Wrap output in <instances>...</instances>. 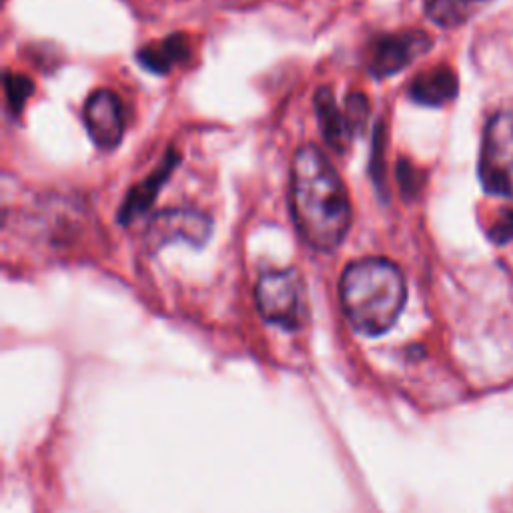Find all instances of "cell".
I'll return each mask as SVG.
<instances>
[{
    "label": "cell",
    "instance_id": "6da1fadb",
    "mask_svg": "<svg viewBox=\"0 0 513 513\" xmlns=\"http://www.w3.org/2000/svg\"><path fill=\"white\" fill-rule=\"evenodd\" d=\"M289 205L303 241L317 251L337 249L351 227V205L331 161L315 145L301 147L291 163Z\"/></svg>",
    "mask_w": 513,
    "mask_h": 513
},
{
    "label": "cell",
    "instance_id": "7a4b0ae2",
    "mask_svg": "<svg viewBox=\"0 0 513 513\" xmlns=\"http://www.w3.org/2000/svg\"><path fill=\"white\" fill-rule=\"evenodd\" d=\"M339 297L351 327L361 335L377 337L397 323L407 301V285L393 261L367 257L343 271Z\"/></svg>",
    "mask_w": 513,
    "mask_h": 513
},
{
    "label": "cell",
    "instance_id": "3957f363",
    "mask_svg": "<svg viewBox=\"0 0 513 513\" xmlns=\"http://www.w3.org/2000/svg\"><path fill=\"white\" fill-rule=\"evenodd\" d=\"M255 299L263 319L287 331L301 329L307 321V291L295 269L263 273L255 287Z\"/></svg>",
    "mask_w": 513,
    "mask_h": 513
},
{
    "label": "cell",
    "instance_id": "277c9868",
    "mask_svg": "<svg viewBox=\"0 0 513 513\" xmlns=\"http://www.w3.org/2000/svg\"><path fill=\"white\" fill-rule=\"evenodd\" d=\"M479 181L483 191L513 199V113H495L485 129L479 149Z\"/></svg>",
    "mask_w": 513,
    "mask_h": 513
},
{
    "label": "cell",
    "instance_id": "5b68a950",
    "mask_svg": "<svg viewBox=\"0 0 513 513\" xmlns=\"http://www.w3.org/2000/svg\"><path fill=\"white\" fill-rule=\"evenodd\" d=\"M431 47V37L419 29L383 35L369 47L367 71L377 79L393 77L407 69L421 55L429 53Z\"/></svg>",
    "mask_w": 513,
    "mask_h": 513
},
{
    "label": "cell",
    "instance_id": "8992f818",
    "mask_svg": "<svg viewBox=\"0 0 513 513\" xmlns=\"http://www.w3.org/2000/svg\"><path fill=\"white\" fill-rule=\"evenodd\" d=\"M211 219L195 209H167L159 213L147 229V247L159 249L171 241H187L203 247L211 237Z\"/></svg>",
    "mask_w": 513,
    "mask_h": 513
},
{
    "label": "cell",
    "instance_id": "52a82bcc",
    "mask_svg": "<svg viewBox=\"0 0 513 513\" xmlns=\"http://www.w3.org/2000/svg\"><path fill=\"white\" fill-rule=\"evenodd\" d=\"M83 119L93 143L99 149L111 151L123 141L125 117L121 99L115 93L107 89L93 93L85 105Z\"/></svg>",
    "mask_w": 513,
    "mask_h": 513
},
{
    "label": "cell",
    "instance_id": "ba28073f",
    "mask_svg": "<svg viewBox=\"0 0 513 513\" xmlns=\"http://www.w3.org/2000/svg\"><path fill=\"white\" fill-rule=\"evenodd\" d=\"M179 153H175L173 149L165 155L163 163L145 179L141 181L137 187L131 189V193L127 195L121 211H119V221L123 225L133 223L135 219H139L143 213L149 211V207L155 203L157 195L161 193V189L165 187V183L169 181V177L173 175V171L179 165Z\"/></svg>",
    "mask_w": 513,
    "mask_h": 513
},
{
    "label": "cell",
    "instance_id": "9c48e42d",
    "mask_svg": "<svg viewBox=\"0 0 513 513\" xmlns=\"http://www.w3.org/2000/svg\"><path fill=\"white\" fill-rule=\"evenodd\" d=\"M315 111H317L319 129H321V135H323L327 147L339 155L347 153L355 133L349 125L345 111H341L337 107L335 97L329 87H321L315 93Z\"/></svg>",
    "mask_w": 513,
    "mask_h": 513
},
{
    "label": "cell",
    "instance_id": "30bf717a",
    "mask_svg": "<svg viewBox=\"0 0 513 513\" xmlns=\"http://www.w3.org/2000/svg\"><path fill=\"white\" fill-rule=\"evenodd\" d=\"M457 75L447 65H437L417 75L409 85V99L423 107H443L457 97Z\"/></svg>",
    "mask_w": 513,
    "mask_h": 513
},
{
    "label": "cell",
    "instance_id": "8fae6325",
    "mask_svg": "<svg viewBox=\"0 0 513 513\" xmlns=\"http://www.w3.org/2000/svg\"><path fill=\"white\" fill-rule=\"evenodd\" d=\"M189 55H191V49L187 39L183 35H171L161 43L141 49L137 59L147 71L157 75H167L175 65L187 61Z\"/></svg>",
    "mask_w": 513,
    "mask_h": 513
},
{
    "label": "cell",
    "instance_id": "7c38bea8",
    "mask_svg": "<svg viewBox=\"0 0 513 513\" xmlns=\"http://www.w3.org/2000/svg\"><path fill=\"white\" fill-rule=\"evenodd\" d=\"M489 0H423L429 21L443 29H455L471 21Z\"/></svg>",
    "mask_w": 513,
    "mask_h": 513
},
{
    "label": "cell",
    "instance_id": "4fadbf2b",
    "mask_svg": "<svg viewBox=\"0 0 513 513\" xmlns=\"http://www.w3.org/2000/svg\"><path fill=\"white\" fill-rule=\"evenodd\" d=\"M33 93H35V85L27 75L11 73V71L5 75V95L13 113H21L25 103L33 97Z\"/></svg>",
    "mask_w": 513,
    "mask_h": 513
},
{
    "label": "cell",
    "instance_id": "5bb4252c",
    "mask_svg": "<svg viewBox=\"0 0 513 513\" xmlns=\"http://www.w3.org/2000/svg\"><path fill=\"white\" fill-rule=\"evenodd\" d=\"M345 115L349 119V125L353 129V133L361 131L369 119V101L363 93H353L347 97V107H345Z\"/></svg>",
    "mask_w": 513,
    "mask_h": 513
},
{
    "label": "cell",
    "instance_id": "9a60e30c",
    "mask_svg": "<svg viewBox=\"0 0 513 513\" xmlns=\"http://www.w3.org/2000/svg\"><path fill=\"white\" fill-rule=\"evenodd\" d=\"M397 177H399V187L403 191V195L407 199L415 197L419 193V189L423 187V181H421V173L405 159H401L397 163Z\"/></svg>",
    "mask_w": 513,
    "mask_h": 513
},
{
    "label": "cell",
    "instance_id": "2e32d148",
    "mask_svg": "<svg viewBox=\"0 0 513 513\" xmlns=\"http://www.w3.org/2000/svg\"><path fill=\"white\" fill-rule=\"evenodd\" d=\"M489 239L495 245H505L513 239V211H503L489 229Z\"/></svg>",
    "mask_w": 513,
    "mask_h": 513
}]
</instances>
